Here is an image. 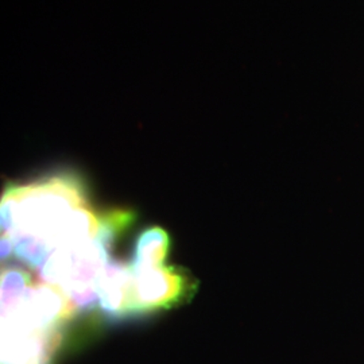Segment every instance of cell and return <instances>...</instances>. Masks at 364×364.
<instances>
[{
    "label": "cell",
    "instance_id": "cell-1",
    "mask_svg": "<svg viewBox=\"0 0 364 364\" xmlns=\"http://www.w3.org/2000/svg\"><path fill=\"white\" fill-rule=\"evenodd\" d=\"M102 225L70 177L14 188L1 201L3 237L19 259L37 269L54 251L93 240Z\"/></svg>",
    "mask_w": 364,
    "mask_h": 364
},
{
    "label": "cell",
    "instance_id": "cell-2",
    "mask_svg": "<svg viewBox=\"0 0 364 364\" xmlns=\"http://www.w3.org/2000/svg\"><path fill=\"white\" fill-rule=\"evenodd\" d=\"M168 245V236L159 228H151L138 239L130 267L131 312L168 306L180 299L183 291L181 277L164 267Z\"/></svg>",
    "mask_w": 364,
    "mask_h": 364
},
{
    "label": "cell",
    "instance_id": "cell-3",
    "mask_svg": "<svg viewBox=\"0 0 364 364\" xmlns=\"http://www.w3.org/2000/svg\"><path fill=\"white\" fill-rule=\"evenodd\" d=\"M95 290L105 312H131L132 275L126 264L108 260L96 279Z\"/></svg>",
    "mask_w": 364,
    "mask_h": 364
}]
</instances>
